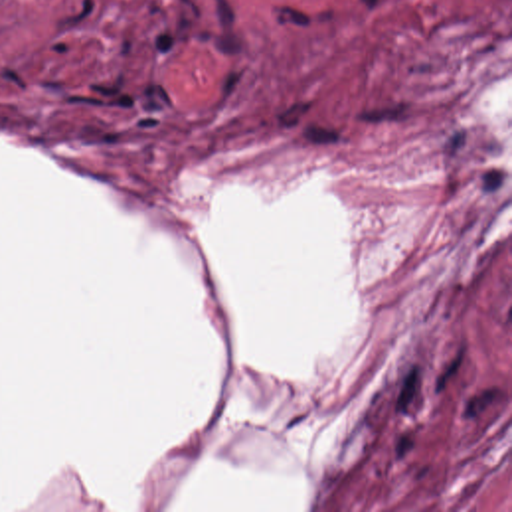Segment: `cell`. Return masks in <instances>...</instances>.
<instances>
[{"mask_svg":"<svg viewBox=\"0 0 512 512\" xmlns=\"http://www.w3.org/2000/svg\"><path fill=\"white\" fill-rule=\"evenodd\" d=\"M304 135L306 139L317 144H329L335 143L339 140V136L335 131H331L326 128L310 126L305 129Z\"/></svg>","mask_w":512,"mask_h":512,"instance_id":"3","label":"cell"},{"mask_svg":"<svg viewBox=\"0 0 512 512\" xmlns=\"http://www.w3.org/2000/svg\"><path fill=\"white\" fill-rule=\"evenodd\" d=\"M238 79H239V76L237 74H235V73H232V74H230L228 76V78H227V80L225 82V85H224V90H225L226 93H229L233 89V87L237 83Z\"/></svg>","mask_w":512,"mask_h":512,"instance_id":"15","label":"cell"},{"mask_svg":"<svg viewBox=\"0 0 512 512\" xmlns=\"http://www.w3.org/2000/svg\"><path fill=\"white\" fill-rule=\"evenodd\" d=\"M92 9H93V1H92V0H84L82 12H81L80 14H78V15L73 19V22L81 21L82 19H84L85 17H87V16L91 13Z\"/></svg>","mask_w":512,"mask_h":512,"instance_id":"13","label":"cell"},{"mask_svg":"<svg viewBox=\"0 0 512 512\" xmlns=\"http://www.w3.org/2000/svg\"><path fill=\"white\" fill-rule=\"evenodd\" d=\"M117 104L122 107H131L133 105V100L128 96H123L118 100Z\"/></svg>","mask_w":512,"mask_h":512,"instance_id":"17","label":"cell"},{"mask_svg":"<svg viewBox=\"0 0 512 512\" xmlns=\"http://www.w3.org/2000/svg\"><path fill=\"white\" fill-rule=\"evenodd\" d=\"M53 48H54V50H56L57 52H64V51H66V45L63 44V43H59L57 45H55Z\"/></svg>","mask_w":512,"mask_h":512,"instance_id":"20","label":"cell"},{"mask_svg":"<svg viewBox=\"0 0 512 512\" xmlns=\"http://www.w3.org/2000/svg\"><path fill=\"white\" fill-rule=\"evenodd\" d=\"M183 1H185V2H190V1H192V0H183Z\"/></svg>","mask_w":512,"mask_h":512,"instance_id":"21","label":"cell"},{"mask_svg":"<svg viewBox=\"0 0 512 512\" xmlns=\"http://www.w3.org/2000/svg\"><path fill=\"white\" fill-rule=\"evenodd\" d=\"M496 396L495 390H485L480 394L474 396L468 401L465 407L464 416L466 418H474L483 412L494 400Z\"/></svg>","mask_w":512,"mask_h":512,"instance_id":"2","label":"cell"},{"mask_svg":"<svg viewBox=\"0 0 512 512\" xmlns=\"http://www.w3.org/2000/svg\"><path fill=\"white\" fill-rule=\"evenodd\" d=\"M157 123H158V121H157V120L149 118V119H144V120L139 121V122H138V125H139L140 127H145V128H147V127H148V128H149V127H153V126L157 125Z\"/></svg>","mask_w":512,"mask_h":512,"instance_id":"16","label":"cell"},{"mask_svg":"<svg viewBox=\"0 0 512 512\" xmlns=\"http://www.w3.org/2000/svg\"><path fill=\"white\" fill-rule=\"evenodd\" d=\"M173 46V39L168 34L159 35L156 39V47L161 52H167Z\"/></svg>","mask_w":512,"mask_h":512,"instance_id":"12","label":"cell"},{"mask_svg":"<svg viewBox=\"0 0 512 512\" xmlns=\"http://www.w3.org/2000/svg\"><path fill=\"white\" fill-rule=\"evenodd\" d=\"M504 174L498 170H491L482 177V188L485 192H494L503 184Z\"/></svg>","mask_w":512,"mask_h":512,"instance_id":"6","label":"cell"},{"mask_svg":"<svg viewBox=\"0 0 512 512\" xmlns=\"http://www.w3.org/2000/svg\"><path fill=\"white\" fill-rule=\"evenodd\" d=\"M400 113H401V110H399V109H384V110H379V111L367 112L361 116V118L366 121L375 122V121H382V120H386V119H393L397 116H399Z\"/></svg>","mask_w":512,"mask_h":512,"instance_id":"7","label":"cell"},{"mask_svg":"<svg viewBox=\"0 0 512 512\" xmlns=\"http://www.w3.org/2000/svg\"><path fill=\"white\" fill-rule=\"evenodd\" d=\"M419 380V370L417 367H413L405 376L399 396L397 398L396 410L400 413H406L409 406L414 400L416 395L417 385Z\"/></svg>","mask_w":512,"mask_h":512,"instance_id":"1","label":"cell"},{"mask_svg":"<svg viewBox=\"0 0 512 512\" xmlns=\"http://www.w3.org/2000/svg\"><path fill=\"white\" fill-rule=\"evenodd\" d=\"M413 442L409 439L408 436H402L397 442L396 445V453L397 456L402 458L405 456V454L412 448Z\"/></svg>","mask_w":512,"mask_h":512,"instance_id":"11","label":"cell"},{"mask_svg":"<svg viewBox=\"0 0 512 512\" xmlns=\"http://www.w3.org/2000/svg\"><path fill=\"white\" fill-rule=\"evenodd\" d=\"M96 90H98L99 92L101 93H104V94H113L115 93L116 90H113V89H107V88H103V87H95Z\"/></svg>","mask_w":512,"mask_h":512,"instance_id":"19","label":"cell"},{"mask_svg":"<svg viewBox=\"0 0 512 512\" xmlns=\"http://www.w3.org/2000/svg\"><path fill=\"white\" fill-rule=\"evenodd\" d=\"M282 16L299 26H307L310 22V19L306 14L292 8H284L282 10Z\"/></svg>","mask_w":512,"mask_h":512,"instance_id":"10","label":"cell"},{"mask_svg":"<svg viewBox=\"0 0 512 512\" xmlns=\"http://www.w3.org/2000/svg\"><path fill=\"white\" fill-rule=\"evenodd\" d=\"M362 2H363V3H364L368 8H373V7L377 4L378 0H362Z\"/></svg>","mask_w":512,"mask_h":512,"instance_id":"18","label":"cell"},{"mask_svg":"<svg viewBox=\"0 0 512 512\" xmlns=\"http://www.w3.org/2000/svg\"><path fill=\"white\" fill-rule=\"evenodd\" d=\"M216 12L222 27L229 28L234 22V12L227 0H216Z\"/></svg>","mask_w":512,"mask_h":512,"instance_id":"5","label":"cell"},{"mask_svg":"<svg viewBox=\"0 0 512 512\" xmlns=\"http://www.w3.org/2000/svg\"><path fill=\"white\" fill-rule=\"evenodd\" d=\"M463 142H464V134L463 133H456L451 138L450 146L449 147H450L451 150L455 151V150H457L460 146H462Z\"/></svg>","mask_w":512,"mask_h":512,"instance_id":"14","label":"cell"},{"mask_svg":"<svg viewBox=\"0 0 512 512\" xmlns=\"http://www.w3.org/2000/svg\"><path fill=\"white\" fill-rule=\"evenodd\" d=\"M462 356H463V353L462 351H460V353L458 354V356L454 359V361H452V363L449 365V367L447 368V370L439 377L438 381H437V385H436V391L439 392L441 391L444 386L446 385L447 381L449 380V378L455 374V372L457 371V369L459 368L460 364H461V361H462Z\"/></svg>","mask_w":512,"mask_h":512,"instance_id":"9","label":"cell"},{"mask_svg":"<svg viewBox=\"0 0 512 512\" xmlns=\"http://www.w3.org/2000/svg\"><path fill=\"white\" fill-rule=\"evenodd\" d=\"M215 45L220 52L228 55L236 54L241 50L239 38L232 33H226L219 36L215 41Z\"/></svg>","mask_w":512,"mask_h":512,"instance_id":"4","label":"cell"},{"mask_svg":"<svg viewBox=\"0 0 512 512\" xmlns=\"http://www.w3.org/2000/svg\"><path fill=\"white\" fill-rule=\"evenodd\" d=\"M308 109V105L305 104H297L288 109L285 113H283L280 119L283 124L285 125H293L295 124L303 113Z\"/></svg>","mask_w":512,"mask_h":512,"instance_id":"8","label":"cell"}]
</instances>
